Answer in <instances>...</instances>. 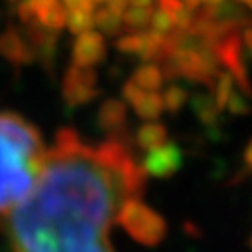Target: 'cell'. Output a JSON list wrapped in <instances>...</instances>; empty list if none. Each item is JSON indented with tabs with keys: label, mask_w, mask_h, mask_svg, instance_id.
<instances>
[{
	"label": "cell",
	"mask_w": 252,
	"mask_h": 252,
	"mask_svg": "<svg viewBox=\"0 0 252 252\" xmlns=\"http://www.w3.org/2000/svg\"><path fill=\"white\" fill-rule=\"evenodd\" d=\"M145 177L123 139L92 147L72 129L58 131L38 185L4 219L8 250L117 252L113 232L129 234Z\"/></svg>",
	"instance_id": "obj_1"
},
{
	"label": "cell",
	"mask_w": 252,
	"mask_h": 252,
	"mask_svg": "<svg viewBox=\"0 0 252 252\" xmlns=\"http://www.w3.org/2000/svg\"><path fill=\"white\" fill-rule=\"evenodd\" d=\"M46 157L44 139L28 119L0 113V219H6L34 191Z\"/></svg>",
	"instance_id": "obj_2"
},
{
	"label": "cell",
	"mask_w": 252,
	"mask_h": 252,
	"mask_svg": "<svg viewBox=\"0 0 252 252\" xmlns=\"http://www.w3.org/2000/svg\"><path fill=\"white\" fill-rule=\"evenodd\" d=\"M97 95V74L94 68L72 64L64 78V97L70 105H84Z\"/></svg>",
	"instance_id": "obj_3"
},
{
	"label": "cell",
	"mask_w": 252,
	"mask_h": 252,
	"mask_svg": "<svg viewBox=\"0 0 252 252\" xmlns=\"http://www.w3.org/2000/svg\"><path fill=\"white\" fill-rule=\"evenodd\" d=\"M105 58V40L101 32L88 30L84 34H78L72 50V60L76 66L94 68Z\"/></svg>",
	"instance_id": "obj_4"
},
{
	"label": "cell",
	"mask_w": 252,
	"mask_h": 252,
	"mask_svg": "<svg viewBox=\"0 0 252 252\" xmlns=\"http://www.w3.org/2000/svg\"><path fill=\"white\" fill-rule=\"evenodd\" d=\"M179 165H181V151L175 143L169 141L151 149L141 163L145 173L151 177H169L179 169Z\"/></svg>",
	"instance_id": "obj_5"
},
{
	"label": "cell",
	"mask_w": 252,
	"mask_h": 252,
	"mask_svg": "<svg viewBox=\"0 0 252 252\" xmlns=\"http://www.w3.org/2000/svg\"><path fill=\"white\" fill-rule=\"evenodd\" d=\"M123 97L133 105V109H135V113L139 117H143L147 121H155L163 113V109H165L161 94H157V92H143L133 82H127L123 86Z\"/></svg>",
	"instance_id": "obj_6"
},
{
	"label": "cell",
	"mask_w": 252,
	"mask_h": 252,
	"mask_svg": "<svg viewBox=\"0 0 252 252\" xmlns=\"http://www.w3.org/2000/svg\"><path fill=\"white\" fill-rule=\"evenodd\" d=\"M36 24L48 30H62L66 26V6L62 0H26Z\"/></svg>",
	"instance_id": "obj_7"
},
{
	"label": "cell",
	"mask_w": 252,
	"mask_h": 252,
	"mask_svg": "<svg viewBox=\"0 0 252 252\" xmlns=\"http://www.w3.org/2000/svg\"><path fill=\"white\" fill-rule=\"evenodd\" d=\"M0 54L18 66L30 64L36 58V52L30 46V42L22 38L14 28H8L4 34H0Z\"/></svg>",
	"instance_id": "obj_8"
},
{
	"label": "cell",
	"mask_w": 252,
	"mask_h": 252,
	"mask_svg": "<svg viewBox=\"0 0 252 252\" xmlns=\"http://www.w3.org/2000/svg\"><path fill=\"white\" fill-rule=\"evenodd\" d=\"M125 119H127V109L125 103L119 99H107L99 109V125L105 131H119L123 129Z\"/></svg>",
	"instance_id": "obj_9"
},
{
	"label": "cell",
	"mask_w": 252,
	"mask_h": 252,
	"mask_svg": "<svg viewBox=\"0 0 252 252\" xmlns=\"http://www.w3.org/2000/svg\"><path fill=\"white\" fill-rule=\"evenodd\" d=\"M135 141L141 149L151 151V149H155L167 141V127L157 121H149L139 127V131L135 133Z\"/></svg>",
	"instance_id": "obj_10"
},
{
	"label": "cell",
	"mask_w": 252,
	"mask_h": 252,
	"mask_svg": "<svg viewBox=\"0 0 252 252\" xmlns=\"http://www.w3.org/2000/svg\"><path fill=\"white\" fill-rule=\"evenodd\" d=\"M153 12H155V4L153 6H141V4L129 2L127 8H125V12H123V16H121L123 18V28L129 30V32L143 30L145 26H149Z\"/></svg>",
	"instance_id": "obj_11"
},
{
	"label": "cell",
	"mask_w": 252,
	"mask_h": 252,
	"mask_svg": "<svg viewBox=\"0 0 252 252\" xmlns=\"http://www.w3.org/2000/svg\"><path fill=\"white\" fill-rule=\"evenodd\" d=\"M131 82L143 92H159L163 86V70L155 64H145L139 70H135Z\"/></svg>",
	"instance_id": "obj_12"
},
{
	"label": "cell",
	"mask_w": 252,
	"mask_h": 252,
	"mask_svg": "<svg viewBox=\"0 0 252 252\" xmlns=\"http://www.w3.org/2000/svg\"><path fill=\"white\" fill-rule=\"evenodd\" d=\"M94 26H97V32L109 34V36L121 34V32L125 30V28H123V18H121V14L109 10L107 6H103V8H99V10L94 12Z\"/></svg>",
	"instance_id": "obj_13"
},
{
	"label": "cell",
	"mask_w": 252,
	"mask_h": 252,
	"mask_svg": "<svg viewBox=\"0 0 252 252\" xmlns=\"http://www.w3.org/2000/svg\"><path fill=\"white\" fill-rule=\"evenodd\" d=\"M143 46H145V30H133L127 32L125 36H121L117 40V48L123 54H143Z\"/></svg>",
	"instance_id": "obj_14"
},
{
	"label": "cell",
	"mask_w": 252,
	"mask_h": 252,
	"mask_svg": "<svg viewBox=\"0 0 252 252\" xmlns=\"http://www.w3.org/2000/svg\"><path fill=\"white\" fill-rule=\"evenodd\" d=\"M187 97H189V94H187L181 86H169V88L165 90V94H163L165 109H169V111H173V113L179 111V109L185 105Z\"/></svg>",
	"instance_id": "obj_15"
},
{
	"label": "cell",
	"mask_w": 252,
	"mask_h": 252,
	"mask_svg": "<svg viewBox=\"0 0 252 252\" xmlns=\"http://www.w3.org/2000/svg\"><path fill=\"white\" fill-rule=\"evenodd\" d=\"M242 46L252 54V28H248V30L244 32V36H242Z\"/></svg>",
	"instance_id": "obj_16"
},
{
	"label": "cell",
	"mask_w": 252,
	"mask_h": 252,
	"mask_svg": "<svg viewBox=\"0 0 252 252\" xmlns=\"http://www.w3.org/2000/svg\"><path fill=\"white\" fill-rule=\"evenodd\" d=\"M244 159H246V163L252 167V141L248 143V147H246V151H244Z\"/></svg>",
	"instance_id": "obj_17"
},
{
	"label": "cell",
	"mask_w": 252,
	"mask_h": 252,
	"mask_svg": "<svg viewBox=\"0 0 252 252\" xmlns=\"http://www.w3.org/2000/svg\"><path fill=\"white\" fill-rule=\"evenodd\" d=\"M242 2H246L248 6H252V0H242Z\"/></svg>",
	"instance_id": "obj_18"
}]
</instances>
